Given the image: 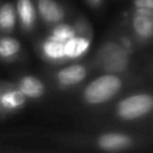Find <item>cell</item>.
Segmentation results:
<instances>
[{
	"label": "cell",
	"mask_w": 153,
	"mask_h": 153,
	"mask_svg": "<svg viewBox=\"0 0 153 153\" xmlns=\"http://www.w3.org/2000/svg\"><path fill=\"white\" fill-rule=\"evenodd\" d=\"M121 87L122 81L116 75H102L86 86L84 91V98L88 104H102L114 98Z\"/></svg>",
	"instance_id": "cell-1"
},
{
	"label": "cell",
	"mask_w": 153,
	"mask_h": 153,
	"mask_svg": "<svg viewBox=\"0 0 153 153\" xmlns=\"http://www.w3.org/2000/svg\"><path fill=\"white\" fill-rule=\"evenodd\" d=\"M153 109V97L147 93H137L121 100L117 105V115L123 120H135L145 116Z\"/></svg>",
	"instance_id": "cell-2"
},
{
	"label": "cell",
	"mask_w": 153,
	"mask_h": 153,
	"mask_svg": "<svg viewBox=\"0 0 153 153\" xmlns=\"http://www.w3.org/2000/svg\"><path fill=\"white\" fill-rule=\"evenodd\" d=\"M99 61L104 69L121 72L128 66V56L124 49L115 43L105 44L99 53Z\"/></svg>",
	"instance_id": "cell-3"
},
{
	"label": "cell",
	"mask_w": 153,
	"mask_h": 153,
	"mask_svg": "<svg viewBox=\"0 0 153 153\" xmlns=\"http://www.w3.org/2000/svg\"><path fill=\"white\" fill-rule=\"evenodd\" d=\"M133 29L137 37L148 39L153 37V11L136 8L133 18Z\"/></svg>",
	"instance_id": "cell-4"
},
{
	"label": "cell",
	"mask_w": 153,
	"mask_h": 153,
	"mask_svg": "<svg viewBox=\"0 0 153 153\" xmlns=\"http://www.w3.org/2000/svg\"><path fill=\"white\" fill-rule=\"evenodd\" d=\"M98 146L104 151H121L131 146V139L124 134L106 133L98 137Z\"/></svg>",
	"instance_id": "cell-5"
},
{
	"label": "cell",
	"mask_w": 153,
	"mask_h": 153,
	"mask_svg": "<svg viewBox=\"0 0 153 153\" xmlns=\"http://www.w3.org/2000/svg\"><path fill=\"white\" fill-rule=\"evenodd\" d=\"M86 76V69L84 66L73 65L61 69L57 73V81L61 86H72L82 81Z\"/></svg>",
	"instance_id": "cell-6"
},
{
	"label": "cell",
	"mask_w": 153,
	"mask_h": 153,
	"mask_svg": "<svg viewBox=\"0 0 153 153\" xmlns=\"http://www.w3.org/2000/svg\"><path fill=\"white\" fill-rule=\"evenodd\" d=\"M41 17L48 23H59L63 19V10L55 0H38Z\"/></svg>",
	"instance_id": "cell-7"
},
{
	"label": "cell",
	"mask_w": 153,
	"mask_h": 153,
	"mask_svg": "<svg viewBox=\"0 0 153 153\" xmlns=\"http://www.w3.org/2000/svg\"><path fill=\"white\" fill-rule=\"evenodd\" d=\"M90 48V39L84 36H74L65 43L66 57L76 59L84 55Z\"/></svg>",
	"instance_id": "cell-8"
},
{
	"label": "cell",
	"mask_w": 153,
	"mask_h": 153,
	"mask_svg": "<svg viewBox=\"0 0 153 153\" xmlns=\"http://www.w3.org/2000/svg\"><path fill=\"white\" fill-rule=\"evenodd\" d=\"M17 13L20 20V24L24 29H31L36 20V10L31 0H18L17 2Z\"/></svg>",
	"instance_id": "cell-9"
},
{
	"label": "cell",
	"mask_w": 153,
	"mask_h": 153,
	"mask_svg": "<svg viewBox=\"0 0 153 153\" xmlns=\"http://www.w3.org/2000/svg\"><path fill=\"white\" fill-rule=\"evenodd\" d=\"M18 87L26 97H30V98H38L44 92V85L37 78L31 75L22 78Z\"/></svg>",
	"instance_id": "cell-10"
},
{
	"label": "cell",
	"mask_w": 153,
	"mask_h": 153,
	"mask_svg": "<svg viewBox=\"0 0 153 153\" xmlns=\"http://www.w3.org/2000/svg\"><path fill=\"white\" fill-rule=\"evenodd\" d=\"M25 97L26 96L20 90H10L0 96V103L5 109L14 110L24 105Z\"/></svg>",
	"instance_id": "cell-11"
},
{
	"label": "cell",
	"mask_w": 153,
	"mask_h": 153,
	"mask_svg": "<svg viewBox=\"0 0 153 153\" xmlns=\"http://www.w3.org/2000/svg\"><path fill=\"white\" fill-rule=\"evenodd\" d=\"M42 51L45 57L50 60H62L66 57V51H65V43L51 39L48 37L47 41H44L42 45Z\"/></svg>",
	"instance_id": "cell-12"
},
{
	"label": "cell",
	"mask_w": 153,
	"mask_h": 153,
	"mask_svg": "<svg viewBox=\"0 0 153 153\" xmlns=\"http://www.w3.org/2000/svg\"><path fill=\"white\" fill-rule=\"evenodd\" d=\"M16 10L11 4H5L0 8V29L1 30H11L16 24Z\"/></svg>",
	"instance_id": "cell-13"
},
{
	"label": "cell",
	"mask_w": 153,
	"mask_h": 153,
	"mask_svg": "<svg viewBox=\"0 0 153 153\" xmlns=\"http://www.w3.org/2000/svg\"><path fill=\"white\" fill-rule=\"evenodd\" d=\"M20 50V44L17 39L11 37H1L0 38V57L8 59L17 55Z\"/></svg>",
	"instance_id": "cell-14"
},
{
	"label": "cell",
	"mask_w": 153,
	"mask_h": 153,
	"mask_svg": "<svg viewBox=\"0 0 153 153\" xmlns=\"http://www.w3.org/2000/svg\"><path fill=\"white\" fill-rule=\"evenodd\" d=\"M74 35H75V30L72 26H69L67 24H60V25H57L53 29L51 35H50L49 38L62 42V43H66L68 39L74 37Z\"/></svg>",
	"instance_id": "cell-15"
},
{
	"label": "cell",
	"mask_w": 153,
	"mask_h": 153,
	"mask_svg": "<svg viewBox=\"0 0 153 153\" xmlns=\"http://www.w3.org/2000/svg\"><path fill=\"white\" fill-rule=\"evenodd\" d=\"M134 5L136 8L153 11V0H134Z\"/></svg>",
	"instance_id": "cell-16"
},
{
	"label": "cell",
	"mask_w": 153,
	"mask_h": 153,
	"mask_svg": "<svg viewBox=\"0 0 153 153\" xmlns=\"http://www.w3.org/2000/svg\"><path fill=\"white\" fill-rule=\"evenodd\" d=\"M87 1H88V4L92 5V6H98V5L102 2V0H87Z\"/></svg>",
	"instance_id": "cell-17"
}]
</instances>
